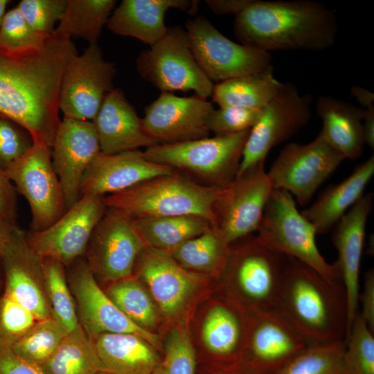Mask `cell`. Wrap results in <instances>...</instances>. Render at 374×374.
<instances>
[{"instance_id": "1", "label": "cell", "mask_w": 374, "mask_h": 374, "mask_svg": "<svg viewBox=\"0 0 374 374\" xmlns=\"http://www.w3.org/2000/svg\"><path fill=\"white\" fill-rule=\"evenodd\" d=\"M78 55L71 39L53 32L39 49L0 50V116L26 130L34 143L51 148L57 128L62 78Z\"/></svg>"}, {"instance_id": "2", "label": "cell", "mask_w": 374, "mask_h": 374, "mask_svg": "<svg viewBox=\"0 0 374 374\" xmlns=\"http://www.w3.org/2000/svg\"><path fill=\"white\" fill-rule=\"evenodd\" d=\"M235 37L242 44L274 51H321L336 42L335 12L312 0L257 1L235 16Z\"/></svg>"}, {"instance_id": "3", "label": "cell", "mask_w": 374, "mask_h": 374, "mask_svg": "<svg viewBox=\"0 0 374 374\" xmlns=\"http://www.w3.org/2000/svg\"><path fill=\"white\" fill-rule=\"evenodd\" d=\"M276 310L308 343L345 341L346 296L341 283H330L288 257Z\"/></svg>"}, {"instance_id": "4", "label": "cell", "mask_w": 374, "mask_h": 374, "mask_svg": "<svg viewBox=\"0 0 374 374\" xmlns=\"http://www.w3.org/2000/svg\"><path fill=\"white\" fill-rule=\"evenodd\" d=\"M222 186L198 183L175 170L107 195L105 203L133 218L192 215L207 220L213 227L215 204Z\"/></svg>"}, {"instance_id": "5", "label": "cell", "mask_w": 374, "mask_h": 374, "mask_svg": "<svg viewBox=\"0 0 374 374\" xmlns=\"http://www.w3.org/2000/svg\"><path fill=\"white\" fill-rule=\"evenodd\" d=\"M287 258L258 235H250L230 245L218 278L250 311L276 310Z\"/></svg>"}, {"instance_id": "6", "label": "cell", "mask_w": 374, "mask_h": 374, "mask_svg": "<svg viewBox=\"0 0 374 374\" xmlns=\"http://www.w3.org/2000/svg\"><path fill=\"white\" fill-rule=\"evenodd\" d=\"M250 130L147 148L145 157L159 164L179 169L205 181L222 186L236 176Z\"/></svg>"}, {"instance_id": "7", "label": "cell", "mask_w": 374, "mask_h": 374, "mask_svg": "<svg viewBox=\"0 0 374 374\" xmlns=\"http://www.w3.org/2000/svg\"><path fill=\"white\" fill-rule=\"evenodd\" d=\"M258 233L275 250L308 266L326 280L342 283L336 263H328L320 253L315 228L297 210L290 193L273 189Z\"/></svg>"}, {"instance_id": "8", "label": "cell", "mask_w": 374, "mask_h": 374, "mask_svg": "<svg viewBox=\"0 0 374 374\" xmlns=\"http://www.w3.org/2000/svg\"><path fill=\"white\" fill-rule=\"evenodd\" d=\"M136 66L140 75L161 92L192 90L205 99L212 95L214 83L198 65L187 32L180 26L168 28L161 40L139 54Z\"/></svg>"}, {"instance_id": "9", "label": "cell", "mask_w": 374, "mask_h": 374, "mask_svg": "<svg viewBox=\"0 0 374 374\" xmlns=\"http://www.w3.org/2000/svg\"><path fill=\"white\" fill-rule=\"evenodd\" d=\"M264 163L236 175L217 198L213 229L228 245L259 229L273 190Z\"/></svg>"}, {"instance_id": "10", "label": "cell", "mask_w": 374, "mask_h": 374, "mask_svg": "<svg viewBox=\"0 0 374 374\" xmlns=\"http://www.w3.org/2000/svg\"><path fill=\"white\" fill-rule=\"evenodd\" d=\"M145 247L134 218L122 210L107 207L92 232L84 258L97 282L108 285L133 274Z\"/></svg>"}, {"instance_id": "11", "label": "cell", "mask_w": 374, "mask_h": 374, "mask_svg": "<svg viewBox=\"0 0 374 374\" xmlns=\"http://www.w3.org/2000/svg\"><path fill=\"white\" fill-rule=\"evenodd\" d=\"M186 28L193 56L213 83L272 66L270 53L230 40L205 16L188 20Z\"/></svg>"}, {"instance_id": "12", "label": "cell", "mask_w": 374, "mask_h": 374, "mask_svg": "<svg viewBox=\"0 0 374 374\" xmlns=\"http://www.w3.org/2000/svg\"><path fill=\"white\" fill-rule=\"evenodd\" d=\"M344 159L320 132L307 144H287L267 175L273 189L290 193L304 206Z\"/></svg>"}, {"instance_id": "13", "label": "cell", "mask_w": 374, "mask_h": 374, "mask_svg": "<svg viewBox=\"0 0 374 374\" xmlns=\"http://www.w3.org/2000/svg\"><path fill=\"white\" fill-rule=\"evenodd\" d=\"M312 97L301 94L291 83H284L278 93L261 109L244 144L237 175L265 162L276 145L302 129L312 116Z\"/></svg>"}, {"instance_id": "14", "label": "cell", "mask_w": 374, "mask_h": 374, "mask_svg": "<svg viewBox=\"0 0 374 374\" xmlns=\"http://www.w3.org/2000/svg\"><path fill=\"white\" fill-rule=\"evenodd\" d=\"M17 192L27 200L31 222L29 231L50 226L66 211L60 180L51 161V149L34 143L27 152L6 170Z\"/></svg>"}, {"instance_id": "15", "label": "cell", "mask_w": 374, "mask_h": 374, "mask_svg": "<svg viewBox=\"0 0 374 374\" xmlns=\"http://www.w3.org/2000/svg\"><path fill=\"white\" fill-rule=\"evenodd\" d=\"M116 69L107 61L98 43L89 44L75 55L64 71L60 93V109L64 118L92 121L106 96L114 89Z\"/></svg>"}, {"instance_id": "16", "label": "cell", "mask_w": 374, "mask_h": 374, "mask_svg": "<svg viewBox=\"0 0 374 374\" xmlns=\"http://www.w3.org/2000/svg\"><path fill=\"white\" fill-rule=\"evenodd\" d=\"M67 267L79 323L92 341L103 333H130L143 338L157 350L161 348L159 335L133 323L107 296L84 257Z\"/></svg>"}, {"instance_id": "17", "label": "cell", "mask_w": 374, "mask_h": 374, "mask_svg": "<svg viewBox=\"0 0 374 374\" xmlns=\"http://www.w3.org/2000/svg\"><path fill=\"white\" fill-rule=\"evenodd\" d=\"M107 208L105 196H82L48 228L26 232L28 242L42 258L55 259L67 267L84 256L92 232Z\"/></svg>"}, {"instance_id": "18", "label": "cell", "mask_w": 374, "mask_h": 374, "mask_svg": "<svg viewBox=\"0 0 374 374\" xmlns=\"http://www.w3.org/2000/svg\"><path fill=\"white\" fill-rule=\"evenodd\" d=\"M133 275L145 286L165 317H177L208 277L183 268L166 250L145 246L139 253Z\"/></svg>"}, {"instance_id": "19", "label": "cell", "mask_w": 374, "mask_h": 374, "mask_svg": "<svg viewBox=\"0 0 374 374\" xmlns=\"http://www.w3.org/2000/svg\"><path fill=\"white\" fill-rule=\"evenodd\" d=\"M4 272L3 294L16 301L37 321L52 317L47 299L42 259L30 247L26 232L17 225L1 253Z\"/></svg>"}, {"instance_id": "20", "label": "cell", "mask_w": 374, "mask_h": 374, "mask_svg": "<svg viewBox=\"0 0 374 374\" xmlns=\"http://www.w3.org/2000/svg\"><path fill=\"white\" fill-rule=\"evenodd\" d=\"M214 107L198 96L180 97L161 92L145 107L142 123L157 144L174 143L208 136V119Z\"/></svg>"}, {"instance_id": "21", "label": "cell", "mask_w": 374, "mask_h": 374, "mask_svg": "<svg viewBox=\"0 0 374 374\" xmlns=\"http://www.w3.org/2000/svg\"><path fill=\"white\" fill-rule=\"evenodd\" d=\"M51 149L52 165L62 186L67 210L80 199L83 176L100 152L93 122L64 118Z\"/></svg>"}, {"instance_id": "22", "label": "cell", "mask_w": 374, "mask_h": 374, "mask_svg": "<svg viewBox=\"0 0 374 374\" xmlns=\"http://www.w3.org/2000/svg\"><path fill=\"white\" fill-rule=\"evenodd\" d=\"M308 344L276 310L252 312L242 353L254 374H276Z\"/></svg>"}, {"instance_id": "23", "label": "cell", "mask_w": 374, "mask_h": 374, "mask_svg": "<svg viewBox=\"0 0 374 374\" xmlns=\"http://www.w3.org/2000/svg\"><path fill=\"white\" fill-rule=\"evenodd\" d=\"M373 195L362 197L334 226L332 240L338 251L335 262L344 285L347 305L346 339L358 311L359 270L364 247L366 224L372 210Z\"/></svg>"}, {"instance_id": "24", "label": "cell", "mask_w": 374, "mask_h": 374, "mask_svg": "<svg viewBox=\"0 0 374 374\" xmlns=\"http://www.w3.org/2000/svg\"><path fill=\"white\" fill-rule=\"evenodd\" d=\"M170 166L148 160L139 150L116 154L100 152L90 163L80 185V196H107L148 179L172 173Z\"/></svg>"}, {"instance_id": "25", "label": "cell", "mask_w": 374, "mask_h": 374, "mask_svg": "<svg viewBox=\"0 0 374 374\" xmlns=\"http://www.w3.org/2000/svg\"><path fill=\"white\" fill-rule=\"evenodd\" d=\"M92 122L102 153L116 154L157 144L145 132L142 119L119 89L106 96Z\"/></svg>"}, {"instance_id": "26", "label": "cell", "mask_w": 374, "mask_h": 374, "mask_svg": "<svg viewBox=\"0 0 374 374\" xmlns=\"http://www.w3.org/2000/svg\"><path fill=\"white\" fill-rule=\"evenodd\" d=\"M197 1L123 0L114 10L107 28L114 33L134 37L152 46L167 33L165 15L170 8L186 12L197 10Z\"/></svg>"}, {"instance_id": "27", "label": "cell", "mask_w": 374, "mask_h": 374, "mask_svg": "<svg viewBox=\"0 0 374 374\" xmlns=\"http://www.w3.org/2000/svg\"><path fill=\"white\" fill-rule=\"evenodd\" d=\"M224 299L214 302L209 308L201 333L205 347L210 353L221 359H231L243 350L252 311L229 292Z\"/></svg>"}, {"instance_id": "28", "label": "cell", "mask_w": 374, "mask_h": 374, "mask_svg": "<svg viewBox=\"0 0 374 374\" xmlns=\"http://www.w3.org/2000/svg\"><path fill=\"white\" fill-rule=\"evenodd\" d=\"M374 173V157L359 165L353 172L338 184L328 187L308 208L301 213L312 224L317 234L331 229L364 195Z\"/></svg>"}, {"instance_id": "29", "label": "cell", "mask_w": 374, "mask_h": 374, "mask_svg": "<svg viewBox=\"0 0 374 374\" xmlns=\"http://www.w3.org/2000/svg\"><path fill=\"white\" fill-rule=\"evenodd\" d=\"M105 371L111 374H152L161 361L157 349L130 333H103L93 340Z\"/></svg>"}, {"instance_id": "30", "label": "cell", "mask_w": 374, "mask_h": 374, "mask_svg": "<svg viewBox=\"0 0 374 374\" xmlns=\"http://www.w3.org/2000/svg\"><path fill=\"white\" fill-rule=\"evenodd\" d=\"M315 107L323 122L321 132L345 159H356L364 151L362 120L365 109L330 96L318 98Z\"/></svg>"}, {"instance_id": "31", "label": "cell", "mask_w": 374, "mask_h": 374, "mask_svg": "<svg viewBox=\"0 0 374 374\" xmlns=\"http://www.w3.org/2000/svg\"><path fill=\"white\" fill-rule=\"evenodd\" d=\"M283 84L274 77L271 66L217 83L211 96L220 107L260 109L278 93Z\"/></svg>"}, {"instance_id": "32", "label": "cell", "mask_w": 374, "mask_h": 374, "mask_svg": "<svg viewBox=\"0 0 374 374\" xmlns=\"http://www.w3.org/2000/svg\"><path fill=\"white\" fill-rule=\"evenodd\" d=\"M145 246L170 251L213 229L206 219L192 215L134 218Z\"/></svg>"}, {"instance_id": "33", "label": "cell", "mask_w": 374, "mask_h": 374, "mask_svg": "<svg viewBox=\"0 0 374 374\" xmlns=\"http://www.w3.org/2000/svg\"><path fill=\"white\" fill-rule=\"evenodd\" d=\"M40 367L45 374H96L105 371L93 341L80 323L65 335Z\"/></svg>"}, {"instance_id": "34", "label": "cell", "mask_w": 374, "mask_h": 374, "mask_svg": "<svg viewBox=\"0 0 374 374\" xmlns=\"http://www.w3.org/2000/svg\"><path fill=\"white\" fill-rule=\"evenodd\" d=\"M116 3L114 0H67L54 33L70 39L81 38L89 44L98 43Z\"/></svg>"}, {"instance_id": "35", "label": "cell", "mask_w": 374, "mask_h": 374, "mask_svg": "<svg viewBox=\"0 0 374 374\" xmlns=\"http://www.w3.org/2000/svg\"><path fill=\"white\" fill-rule=\"evenodd\" d=\"M230 245L212 229L188 240L168 252L183 268L208 278H218Z\"/></svg>"}, {"instance_id": "36", "label": "cell", "mask_w": 374, "mask_h": 374, "mask_svg": "<svg viewBox=\"0 0 374 374\" xmlns=\"http://www.w3.org/2000/svg\"><path fill=\"white\" fill-rule=\"evenodd\" d=\"M104 292L136 325L150 332L157 327L160 312L145 285L136 276L132 274L111 283Z\"/></svg>"}, {"instance_id": "37", "label": "cell", "mask_w": 374, "mask_h": 374, "mask_svg": "<svg viewBox=\"0 0 374 374\" xmlns=\"http://www.w3.org/2000/svg\"><path fill=\"white\" fill-rule=\"evenodd\" d=\"M346 342L310 343L290 358L276 374H346Z\"/></svg>"}, {"instance_id": "38", "label": "cell", "mask_w": 374, "mask_h": 374, "mask_svg": "<svg viewBox=\"0 0 374 374\" xmlns=\"http://www.w3.org/2000/svg\"><path fill=\"white\" fill-rule=\"evenodd\" d=\"M42 259L45 290L52 317L69 332L79 325V321L75 300L67 280L66 267L53 258Z\"/></svg>"}, {"instance_id": "39", "label": "cell", "mask_w": 374, "mask_h": 374, "mask_svg": "<svg viewBox=\"0 0 374 374\" xmlns=\"http://www.w3.org/2000/svg\"><path fill=\"white\" fill-rule=\"evenodd\" d=\"M68 332L53 317L37 321L12 349L24 359L41 366Z\"/></svg>"}, {"instance_id": "40", "label": "cell", "mask_w": 374, "mask_h": 374, "mask_svg": "<svg viewBox=\"0 0 374 374\" xmlns=\"http://www.w3.org/2000/svg\"><path fill=\"white\" fill-rule=\"evenodd\" d=\"M50 36L33 29L15 7L6 12L3 17L0 28V50L9 54L37 50Z\"/></svg>"}, {"instance_id": "41", "label": "cell", "mask_w": 374, "mask_h": 374, "mask_svg": "<svg viewBox=\"0 0 374 374\" xmlns=\"http://www.w3.org/2000/svg\"><path fill=\"white\" fill-rule=\"evenodd\" d=\"M345 342L346 374H374V334L359 312Z\"/></svg>"}, {"instance_id": "42", "label": "cell", "mask_w": 374, "mask_h": 374, "mask_svg": "<svg viewBox=\"0 0 374 374\" xmlns=\"http://www.w3.org/2000/svg\"><path fill=\"white\" fill-rule=\"evenodd\" d=\"M164 348L165 357L152 374H195V352L186 329L173 328L167 335Z\"/></svg>"}, {"instance_id": "43", "label": "cell", "mask_w": 374, "mask_h": 374, "mask_svg": "<svg viewBox=\"0 0 374 374\" xmlns=\"http://www.w3.org/2000/svg\"><path fill=\"white\" fill-rule=\"evenodd\" d=\"M37 320L16 301L0 296V347H11Z\"/></svg>"}, {"instance_id": "44", "label": "cell", "mask_w": 374, "mask_h": 374, "mask_svg": "<svg viewBox=\"0 0 374 374\" xmlns=\"http://www.w3.org/2000/svg\"><path fill=\"white\" fill-rule=\"evenodd\" d=\"M66 4L67 0H22L17 7L33 29L50 35L62 19Z\"/></svg>"}, {"instance_id": "45", "label": "cell", "mask_w": 374, "mask_h": 374, "mask_svg": "<svg viewBox=\"0 0 374 374\" xmlns=\"http://www.w3.org/2000/svg\"><path fill=\"white\" fill-rule=\"evenodd\" d=\"M261 109L239 107L214 109L208 119L209 131L215 136H223L251 130L258 121Z\"/></svg>"}, {"instance_id": "46", "label": "cell", "mask_w": 374, "mask_h": 374, "mask_svg": "<svg viewBox=\"0 0 374 374\" xmlns=\"http://www.w3.org/2000/svg\"><path fill=\"white\" fill-rule=\"evenodd\" d=\"M29 132L14 121L0 116V167L6 170L32 147Z\"/></svg>"}, {"instance_id": "47", "label": "cell", "mask_w": 374, "mask_h": 374, "mask_svg": "<svg viewBox=\"0 0 374 374\" xmlns=\"http://www.w3.org/2000/svg\"><path fill=\"white\" fill-rule=\"evenodd\" d=\"M17 190L4 169L0 167V219L16 224Z\"/></svg>"}, {"instance_id": "48", "label": "cell", "mask_w": 374, "mask_h": 374, "mask_svg": "<svg viewBox=\"0 0 374 374\" xmlns=\"http://www.w3.org/2000/svg\"><path fill=\"white\" fill-rule=\"evenodd\" d=\"M0 374H45L40 366L18 355L11 347H0Z\"/></svg>"}, {"instance_id": "49", "label": "cell", "mask_w": 374, "mask_h": 374, "mask_svg": "<svg viewBox=\"0 0 374 374\" xmlns=\"http://www.w3.org/2000/svg\"><path fill=\"white\" fill-rule=\"evenodd\" d=\"M361 303L359 314L369 330L374 334V270L371 269L364 274L363 289L359 292L358 304Z\"/></svg>"}, {"instance_id": "50", "label": "cell", "mask_w": 374, "mask_h": 374, "mask_svg": "<svg viewBox=\"0 0 374 374\" xmlns=\"http://www.w3.org/2000/svg\"><path fill=\"white\" fill-rule=\"evenodd\" d=\"M253 0H206L208 8L217 15L234 14L235 16L249 6Z\"/></svg>"}, {"instance_id": "51", "label": "cell", "mask_w": 374, "mask_h": 374, "mask_svg": "<svg viewBox=\"0 0 374 374\" xmlns=\"http://www.w3.org/2000/svg\"><path fill=\"white\" fill-rule=\"evenodd\" d=\"M364 143L370 149L374 148V106L365 109L362 120Z\"/></svg>"}, {"instance_id": "52", "label": "cell", "mask_w": 374, "mask_h": 374, "mask_svg": "<svg viewBox=\"0 0 374 374\" xmlns=\"http://www.w3.org/2000/svg\"><path fill=\"white\" fill-rule=\"evenodd\" d=\"M350 93L366 109L374 106V94L371 91L359 86H353L350 88Z\"/></svg>"}, {"instance_id": "53", "label": "cell", "mask_w": 374, "mask_h": 374, "mask_svg": "<svg viewBox=\"0 0 374 374\" xmlns=\"http://www.w3.org/2000/svg\"><path fill=\"white\" fill-rule=\"evenodd\" d=\"M16 224H12L8 221L0 219V257L3 248L8 242ZM1 275H0V288H1Z\"/></svg>"}, {"instance_id": "54", "label": "cell", "mask_w": 374, "mask_h": 374, "mask_svg": "<svg viewBox=\"0 0 374 374\" xmlns=\"http://www.w3.org/2000/svg\"><path fill=\"white\" fill-rule=\"evenodd\" d=\"M10 1L8 0H0V28L2 24L3 17L6 13V7Z\"/></svg>"}, {"instance_id": "55", "label": "cell", "mask_w": 374, "mask_h": 374, "mask_svg": "<svg viewBox=\"0 0 374 374\" xmlns=\"http://www.w3.org/2000/svg\"><path fill=\"white\" fill-rule=\"evenodd\" d=\"M96 374H111V373H108L107 371H100V372H99V373H98Z\"/></svg>"}]
</instances>
